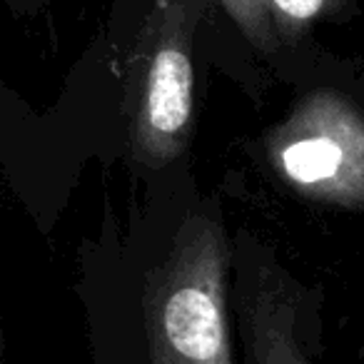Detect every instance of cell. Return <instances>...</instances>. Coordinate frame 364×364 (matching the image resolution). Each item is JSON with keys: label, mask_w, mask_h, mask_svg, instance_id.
I'll use <instances>...</instances> for the list:
<instances>
[{"label": "cell", "mask_w": 364, "mask_h": 364, "mask_svg": "<svg viewBox=\"0 0 364 364\" xmlns=\"http://www.w3.org/2000/svg\"><path fill=\"white\" fill-rule=\"evenodd\" d=\"M267 157L307 200L364 210V110L334 90H314L269 132Z\"/></svg>", "instance_id": "obj_3"}, {"label": "cell", "mask_w": 364, "mask_h": 364, "mask_svg": "<svg viewBox=\"0 0 364 364\" xmlns=\"http://www.w3.org/2000/svg\"><path fill=\"white\" fill-rule=\"evenodd\" d=\"M347 0H267L269 23L277 43H297L324 16L342 11Z\"/></svg>", "instance_id": "obj_5"}, {"label": "cell", "mask_w": 364, "mask_h": 364, "mask_svg": "<svg viewBox=\"0 0 364 364\" xmlns=\"http://www.w3.org/2000/svg\"><path fill=\"white\" fill-rule=\"evenodd\" d=\"M218 3L228 11V16L237 23L245 38L257 50L272 53L277 48V38L272 33V23H269L267 13V0H218Z\"/></svg>", "instance_id": "obj_6"}, {"label": "cell", "mask_w": 364, "mask_h": 364, "mask_svg": "<svg viewBox=\"0 0 364 364\" xmlns=\"http://www.w3.org/2000/svg\"><path fill=\"white\" fill-rule=\"evenodd\" d=\"M228 267L225 230L208 215L185 220L147 277L150 364H232L225 312Z\"/></svg>", "instance_id": "obj_1"}, {"label": "cell", "mask_w": 364, "mask_h": 364, "mask_svg": "<svg viewBox=\"0 0 364 364\" xmlns=\"http://www.w3.org/2000/svg\"><path fill=\"white\" fill-rule=\"evenodd\" d=\"M255 364H309L294 332V304L277 282H259L245 302Z\"/></svg>", "instance_id": "obj_4"}, {"label": "cell", "mask_w": 364, "mask_h": 364, "mask_svg": "<svg viewBox=\"0 0 364 364\" xmlns=\"http://www.w3.org/2000/svg\"><path fill=\"white\" fill-rule=\"evenodd\" d=\"M195 21L198 0H155L127 58L125 117L130 147L142 165H170L188 147Z\"/></svg>", "instance_id": "obj_2"}]
</instances>
